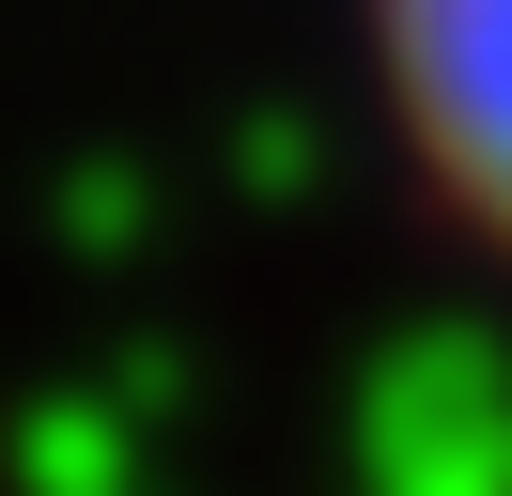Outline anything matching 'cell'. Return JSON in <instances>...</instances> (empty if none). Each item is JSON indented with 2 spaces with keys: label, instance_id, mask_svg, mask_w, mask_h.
Wrapping results in <instances>:
<instances>
[{
  "label": "cell",
  "instance_id": "6da1fadb",
  "mask_svg": "<svg viewBox=\"0 0 512 496\" xmlns=\"http://www.w3.org/2000/svg\"><path fill=\"white\" fill-rule=\"evenodd\" d=\"M373 78L435 217L512 264V0H373Z\"/></svg>",
  "mask_w": 512,
  "mask_h": 496
}]
</instances>
